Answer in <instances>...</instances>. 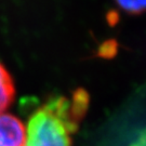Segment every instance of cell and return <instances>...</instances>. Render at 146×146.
Returning a JSON list of instances; mask_svg holds the SVG:
<instances>
[{"label": "cell", "mask_w": 146, "mask_h": 146, "mask_svg": "<svg viewBox=\"0 0 146 146\" xmlns=\"http://www.w3.org/2000/svg\"><path fill=\"white\" fill-rule=\"evenodd\" d=\"M130 146H145V135L144 133L141 135V137L139 140H136L135 142H133Z\"/></svg>", "instance_id": "cell-6"}, {"label": "cell", "mask_w": 146, "mask_h": 146, "mask_svg": "<svg viewBox=\"0 0 146 146\" xmlns=\"http://www.w3.org/2000/svg\"><path fill=\"white\" fill-rule=\"evenodd\" d=\"M88 106L89 94L84 89L70 98H50L29 117L25 146H73V135Z\"/></svg>", "instance_id": "cell-1"}, {"label": "cell", "mask_w": 146, "mask_h": 146, "mask_svg": "<svg viewBox=\"0 0 146 146\" xmlns=\"http://www.w3.org/2000/svg\"><path fill=\"white\" fill-rule=\"evenodd\" d=\"M26 125L16 116L0 114V146H25Z\"/></svg>", "instance_id": "cell-2"}, {"label": "cell", "mask_w": 146, "mask_h": 146, "mask_svg": "<svg viewBox=\"0 0 146 146\" xmlns=\"http://www.w3.org/2000/svg\"><path fill=\"white\" fill-rule=\"evenodd\" d=\"M120 8L132 15L141 14L145 10V0H116Z\"/></svg>", "instance_id": "cell-4"}, {"label": "cell", "mask_w": 146, "mask_h": 146, "mask_svg": "<svg viewBox=\"0 0 146 146\" xmlns=\"http://www.w3.org/2000/svg\"><path fill=\"white\" fill-rule=\"evenodd\" d=\"M15 86L8 69L0 63V114L3 113L14 101Z\"/></svg>", "instance_id": "cell-3"}, {"label": "cell", "mask_w": 146, "mask_h": 146, "mask_svg": "<svg viewBox=\"0 0 146 146\" xmlns=\"http://www.w3.org/2000/svg\"><path fill=\"white\" fill-rule=\"evenodd\" d=\"M117 47H116L115 41H108L105 42L104 44H102V47L100 49V55L101 56H113L115 54Z\"/></svg>", "instance_id": "cell-5"}]
</instances>
